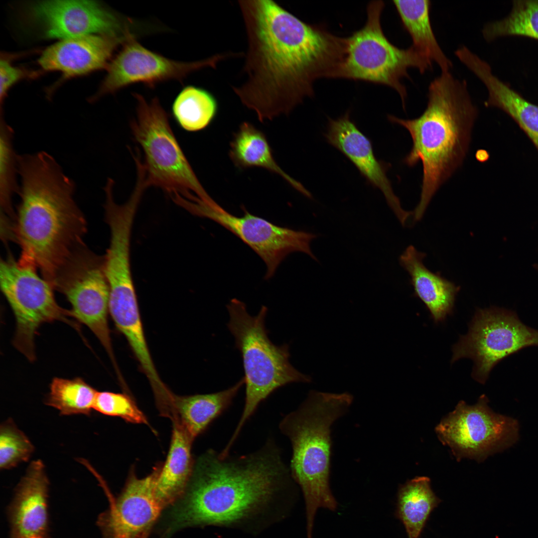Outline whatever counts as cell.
Here are the masks:
<instances>
[{"label": "cell", "instance_id": "obj_34", "mask_svg": "<svg viewBox=\"0 0 538 538\" xmlns=\"http://www.w3.org/2000/svg\"><path fill=\"white\" fill-rule=\"evenodd\" d=\"M113 538H131L126 534L119 531L113 530Z\"/></svg>", "mask_w": 538, "mask_h": 538}, {"label": "cell", "instance_id": "obj_12", "mask_svg": "<svg viewBox=\"0 0 538 538\" xmlns=\"http://www.w3.org/2000/svg\"><path fill=\"white\" fill-rule=\"evenodd\" d=\"M52 287L66 296L74 318L93 332L116 364L108 322L110 289L104 256L84 244L80 246L58 271Z\"/></svg>", "mask_w": 538, "mask_h": 538}, {"label": "cell", "instance_id": "obj_25", "mask_svg": "<svg viewBox=\"0 0 538 538\" xmlns=\"http://www.w3.org/2000/svg\"><path fill=\"white\" fill-rule=\"evenodd\" d=\"M441 502L427 477H416L399 487L395 515L408 538H420L431 513Z\"/></svg>", "mask_w": 538, "mask_h": 538}, {"label": "cell", "instance_id": "obj_2", "mask_svg": "<svg viewBox=\"0 0 538 538\" xmlns=\"http://www.w3.org/2000/svg\"><path fill=\"white\" fill-rule=\"evenodd\" d=\"M293 480L271 438L259 449L222 456L212 449L194 463L171 526H214L257 531L275 521Z\"/></svg>", "mask_w": 538, "mask_h": 538}, {"label": "cell", "instance_id": "obj_6", "mask_svg": "<svg viewBox=\"0 0 538 538\" xmlns=\"http://www.w3.org/2000/svg\"><path fill=\"white\" fill-rule=\"evenodd\" d=\"M136 116L131 123L132 134L143 154H133L137 174L146 188L155 186L182 206L199 200H213L202 186L185 156L159 100L147 101L133 93Z\"/></svg>", "mask_w": 538, "mask_h": 538}, {"label": "cell", "instance_id": "obj_16", "mask_svg": "<svg viewBox=\"0 0 538 538\" xmlns=\"http://www.w3.org/2000/svg\"><path fill=\"white\" fill-rule=\"evenodd\" d=\"M324 136L329 143L356 166L368 183L382 191L388 205L404 226L412 212L402 208L399 198L394 192L387 175L391 165L376 158L371 141L351 121L350 112L335 120L329 118Z\"/></svg>", "mask_w": 538, "mask_h": 538}, {"label": "cell", "instance_id": "obj_28", "mask_svg": "<svg viewBox=\"0 0 538 538\" xmlns=\"http://www.w3.org/2000/svg\"><path fill=\"white\" fill-rule=\"evenodd\" d=\"M13 131L6 124L3 114L0 120V203L1 225L11 226L14 222L15 212L12 206V197L18 194L17 155L12 146Z\"/></svg>", "mask_w": 538, "mask_h": 538}, {"label": "cell", "instance_id": "obj_5", "mask_svg": "<svg viewBox=\"0 0 538 538\" xmlns=\"http://www.w3.org/2000/svg\"><path fill=\"white\" fill-rule=\"evenodd\" d=\"M353 400L352 395L347 392L311 390L298 408L285 415L279 424L280 431L292 446L289 469L304 497L307 538H312L319 509L335 512L338 508L329 484L331 427L346 412Z\"/></svg>", "mask_w": 538, "mask_h": 538}, {"label": "cell", "instance_id": "obj_21", "mask_svg": "<svg viewBox=\"0 0 538 538\" xmlns=\"http://www.w3.org/2000/svg\"><path fill=\"white\" fill-rule=\"evenodd\" d=\"M425 256L410 245L401 256L400 262L410 276L415 296L424 303L437 324L452 314L460 287L426 268L423 263Z\"/></svg>", "mask_w": 538, "mask_h": 538}, {"label": "cell", "instance_id": "obj_20", "mask_svg": "<svg viewBox=\"0 0 538 538\" xmlns=\"http://www.w3.org/2000/svg\"><path fill=\"white\" fill-rule=\"evenodd\" d=\"M462 63L485 85L488 98L486 107H495L508 114L526 134L538 151V106L495 76L490 66L473 52L466 54Z\"/></svg>", "mask_w": 538, "mask_h": 538}, {"label": "cell", "instance_id": "obj_24", "mask_svg": "<svg viewBox=\"0 0 538 538\" xmlns=\"http://www.w3.org/2000/svg\"><path fill=\"white\" fill-rule=\"evenodd\" d=\"M229 156L240 168L259 167L280 175L304 196L311 194L298 181L285 173L277 164L264 134L248 122L242 123L230 143Z\"/></svg>", "mask_w": 538, "mask_h": 538}, {"label": "cell", "instance_id": "obj_29", "mask_svg": "<svg viewBox=\"0 0 538 538\" xmlns=\"http://www.w3.org/2000/svg\"><path fill=\"white\" fill-rule=\"evenodd\" d=\"M98 391L81 378L55 377L50 385L45 404L63 415H89L93 409Z\"/></svg>", "mask_w": 538, "mask_h": 538}, {"label": "cell", "instance_id": "obj_32", "mask_svg": "<svg viewBox=\"0 0 538 538\" xmlns=\"http://www.w3.org/2000/svg\"><path fill=\"white\" fill-rule=\"evenodd\" d=\"M93 409L104 415L121 417L134 423L147 424L135 403L128 395L110 392H98Z\"/></svg>", "mask_w": 538, "mask_h": 538}, {"label": "cell", "instance_id": "obj_22", "mask_svg": "<svg viewBox=\"0 0 538 538\" xmlns=\"http://www.w3.org/2000/svg\"><path fill=\"white\" fill-rule=\"evenodd\" d=\"M245 384L244 378L218 392L188 396L174 395L171 409L173 421L179 423L193 440L232 404Z\"/></svg>", "mask_w": 538, "mask_h": 538}, {"label": "cell", "instance_id": "obj_18", "mask_svg": "<svg viewBox=\"0 0 538 538\" xmlns=\"http://www.w3.org/2000/svg\"><path fill=\"white\" fill-rule=\"evenodd\" d=\"M49 482L41 460L32 461L9 508L10 538H47Z\"/></svg>", "mask_w": 538, "mask_h": 538}, {"label": "cell", "instance_id": "obj_4", "mask_svg": "<svg viewBox=\"0 0 538 538\" xmlns=\"http://www.w3.org/2000/svg\"><path fill=\"white\" fill-rule=\"evenodd\" d=\"M427 97L426 108L417 118L388 116L390 122L406 129L411 137L412 145L404 163L410 167L422 163L421 190L414 211L415 221L421 219L439 187L463 163L478 115L466 81L449 71L441 72L430 82Z\"/></svg>", "mask_w": 538, "mask_h": 538}, {"label": "cell", "instance_id": "obj_9", "mask_svg": "<svg viewBox=\"0 0 538 538\" xmlns=\"http://www.w3.org/2000/svg\"><path fill=\"white\" fill-rule=\"evenodd\" d=\"M0 285L15 316L13 344L29 361L36 359L35 338L44 323L61 321L79 331L71 310L57 303L54 288L31 267L19 265L11 256L0 264Z\"/></svg>", "mask_w": 538, "mask_h": 538}, {"label": "cell", "instance_id": "obj_3", "mask_svg": "<svg viewBox=\"0 0 538 538\" xmlns=\"http://www.w3.org/2000/svg\"><path fill=\"white\" fill-rule=\"evenodd\" d=\"M21 183L13 241L20 248L17 262L38 269L52 286L60 269L84 244L87 223L77 205L73 181L56 160L40 151L18 155Z\"/></svg>", "mask_w": 538, "mask_h": 538}, {"label": "cell", "instance_id": "obj_33", "mask_svg": "<svg viewBox=\"0 0 538 538\" xmlns=\"http://www.w3.org/2000/svg\"><path fill=\"white\" fill-rule=\"evenodd\" d=\"M10 60L7 56H1L0 61V112L2 111V105L4 100L10 88L20 80L36 75L34 72H31L23 68L13 66Z\"/></svg>", "mask_w": 538, "mask_h": 538}, {"label": "cell", "instance_id": "obj_19", "mask_svg": "<svg viewBox=\"0 0 538 538\" xmlns=\"http://www.w3.org/2000/svg\"><path fill=\"white\" fill-rule=\"evenodd\" d=\"M160 465L148 476L138 478L131 473L126 485L110 514L112 530L135 538L146 532L159 517L163 507L155 491Z\"/></svg>", "mask_w": 538, "mask_h": 538}, {"label": "cell", "instance_id": "obj_23", "mask_svg": "<svg viewBox=\"0 0 538 538\" xmlns=\"http://www.w3.org/2000/svg\"><path fill=\"white\" fill-rule=\"evenodd\" d=\"M192 441L181 425L173 421L169 450L165 462L160 465L155 485L156 497L163 507L186 490L194 465Z\"/></svg>", "mask_w": 538, "mask_h": 538}, {"label": "cell", "instance_id": "obj_11", "mask_svg": "<svg viewBox=\"0 0 538 538\" xmlns=\"http://www.w3.org/2000/svg\"><path fill=\"white\" fill-rule=\"evenodd\" d=\"M488 403L485 395L473 405L460 401L436 426L439 439L450 448L457 461L466 458L482 462L519 439L518 421L495 413Z\"/></svg>", "mask_w": 538, "mask_h": 538}, {"label": "cell", "instance_id": "obj_1", "mask_svg": "<svg viewBox=\"0 0 538 538\" xmlns=\"http://www.w3.org/2000/svg\"><path fill=\"white\" fill-rule=\"evenodd\" d=\"M247 37L244 82L233 87L260 121L289 114L314 95L320 78H336L346 37L305 22L271 0L238 1Z\"/></svg>", "mask_w": 538, "mask_h": 538}, {"label": "cell", "instance_id": "obj_14", "mask_svg": "<svg viewBox=\"0 0 538 538\" xmlns=\"http://www.w3.org/2000/svg\"><path fill=\"white\" fill-rule=\"evenodd\" d=\"M229 56L230 53H222L193 62L175 61L144 47L130 33L109 64L99 90L90 101H95L134 84L152 88L165 81H181L195 71L216 67L219 61Z\"/></svg>", "mask_w": 538, "mask_h": 538}, {"label": "cell", "instance_id": "obj_26", "mask_svg": "<svg viewBox=\"0 0 538 538\" xmlns=\"http://www.w3.org/2000/svg\"><path fill=\"white\" fill-rule=\"evenodd\" d=\"M404 27L410 35L412 46L434 62L441 72L449 71L452 64L440 47L433 33L430 20L431 2L428 0H393Z\"/></svg>", "mask_w": 538, "mask_h": 538}, {"label": "cell", "instance_id": "obj_13", "mask_svg": "<svg viewBox=\"0 0 538 538\" xmlns=\"http://www.w3.org/2000/svg\"><path fill=\"white\" fill-rule=\"evenodd\" d=\"M242 208L244 214L241 217L230 213L215 202L193 204L188 211L215 221L249 246L265 263L266 279L271 278L281 262L293 252L306 254L318 261L311 249L317 235L277 226Z\"/></svg>", "mask_w": 538, "mask_h": 538}, {"label": "cell", "instance_id": "obj_17", "mask_svg": "<svg viewBox=\"0 0 538 538\" xmlns=\"http://www.w3.org/2000/svg\"><path fill=\"white\" fill-rule=\"evenodd\" d=\"M128 35L93 34L60 40L42 52L38 63L44 71L60 72L64 79L107 68Z\"/></svg>", "mask_w": 538, "mask_h": 538}, {"label": "cell", "instance_id": "obj_8", "mask_svg": "<svg viewBox=\"0 0 538 538\" xmlns=\"http://www.w3.org/2000/svg\"><path fill=\"white\" fill-rule=\"evenodd\" d=\"M384 7L382 0L368 3L365 25L346 37V54L336 78L387 86L399 94L404 109L407 90L402 80L409 78V68L423 74L432 63L412 45L403 49L389 41L381 22Z\"/></svg>", "mask_w": 538, "mask_h": 538}, {"label": "cell", "instance_id": "obj_30", "mask_svg": "<svg viewBox=\"0 0 538 538\" xmlns=\"http://www.w3.org/2000/svg\"><path fill=\"white\" fill-rule=\"evenodd\" d=\"M482 33L487 41L504 36H522L538 40V0L513 1L510 14L486 24Z\"/></svg>", "mask_w": 538, "mask_h": 538}, {"label": "cell", "instance_id": "obj_31", "mask_svg": "<svg viewBox=\"0 0 538 538\" xmlns=\"http://www.w3.org/2000/svg\"><path fill=\"white\" fill-rule=\"evenodd\" d=\"M34 446L27 436L11 418L0 427V468L9 469L26 462L34 451Z\"/></svg>", "mask_w": 538, "mask_h": 538}, {"label": "cell", "instance_id": "obj_7", "mask_svg": "<svg viewBox=\"0 0 538 538\" xmlns=\"http://www.w3.org/2000/svg\"><path fill=\"white\" fill-rule=\"evenodd\" d=\"M227 308L230 316L227 327L242 356L246 388L243 412L228 441L233 445L259 404L273 392L292 383H310L312 378L290 364L287 344L277 346L269 339L265 326L267 307L263 306L253 316L244 302L234 298Z\"/></svg>", "mask_w": 538, "mask_h": 538}, {"label": "cell", "instance_id": "obj_27", "mask_svg": "<svg viewBox=\"0 0 538 538\" xmlns=\"http://www.w3.org/2000/svg\"><path fill=\"white\" fill-rule=\"evenodd\" d=\"M217 102L204 89L188 85L177 95L172 105L177 123L186 131L197 132L206 128L216 115Z\"/></svg>", "mask_w": 538, "mask_h": 538}, {"label": "cell", "instance_id": "obj_10", "mask_svg": "<svg viewBox=\"0 0 538 538\" xmlns=\"http://www.w3.org/2000/svg\"><path fill=\"white\" fill-rule=\"evenodd\" d=\"M530 346L538 347V330L525 325L504 308H477L469 331L452 347L451 363L472 359L473 378L484 384L493 368L506 357Z\"/></svg>", "mask_w": 538, "mask_h": 538}, {"label": "cell", "instance_id": "obj_15", "mask_svg": "<svg viewBox=\"0 0 538 538\" xmlns=\"http://www.w3.org/2000/svg\"><path fill=\"white\" fill-rule=\"evenodd\" d=\"M30 10L48 38L62 40L93 34L123 36L129 31L115 14L96 1L42 0L32 4Z\"/></svg>", "mask_w": 538, "mask_h": 538}]
</instances>
